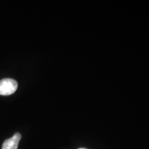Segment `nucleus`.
Segmentation results:
<instances>
[{
	"instance_id": "f257e3e1",
	"label": "nucleus",
	"mask_w": 149,
	"mask_h": 149,
	"mask_svg": "<svg viewBox=\"0 0 149 149\" xmlns=\"http://www.w3.org/2000/svg\"><path fill=\"white\" fill-rule=\"evenodd\" d=\"M18 88V84L13 79L6 78L0 80V95L8 96L12 95Z\"/></svg>"
},
{
	"instance_id": "f03ea898",
	"label": "nucleus",
	"mask_w": 149,
	"mask_h": 149,
	"mask_svg": "<svg viewBox=\"0 0 149 149\" xmlns=\"http://www.w3.org/2000/svg\"><path fill=\"white\" fill-rule=\"evenodd\" d=\"M21 134L17 133L10 139H6L3 143L1 149H17L19 141L21 140Z\"/></svg>"
},
{
	"instance_id": "7ed1b4c3",
	"label": "nucleus",
	"mask_w": 149,
	"mask_h": 149,
	"mask_svg": "<svg viewBox=\"0 0 149 149\" xmlns=\"http://www.w3.org/2000/svg\"><path fill=\"white\" fill-rule=\"evenodd\" d=\"M79 149H86V148H79Z\"/></svg>"
}]
</instances>
